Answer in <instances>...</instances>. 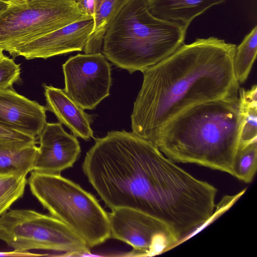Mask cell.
Returning <instances> with one entry per match:
<instances>
[{
  "label": "cell",
  "mask_w": 257,
  "mask_h": 257,
  "mask_svg": "<svg viewBox=\"0 0 257 257\" xmlns=\"http://www.w3.org/2000/svg\"><path fill=\"white\" fill-rule=\"evenodd\" d=\"M94 141L82 170L107 207L135 209L167 224L185 212L193 177L152 142L124 130Z\"/></svg>",
  "instance_id": "obj_1"
},
{
  "label": "cell",
  "mask_w": 257,
  "mask_h": 257,
  "mask_svg": "<svg viewBox=\"0 0 257 257\" xmlns=\"http://www.w3.org/2000/svg\"><path fill=\"white\" fill-rule=\"evenodd\" d=\"M236 48L215 37L197 38L146 69L131 115L132 132L152 143L169 121L188 108L238 97Z\"/></svg>",
  "instance_id": "obj_2"
},
{
  "label": "cell",
  "mask_w": 257,
  "mask_h": 257,
  "mask_svg": "<svg viewBox=\"0 0 257 257\" xmlns=\"http://www.w3.org/2000/svg\"><path fill=\"white\" fill-rule=\"evenodd\" d=\"M242 125L238 96L204 102L171 119L152 143L176 163L197 164L233 176Z\"/></svg>",
  "instance_id": "obj_3"
},
{
  "label": "cell",
  "mask_w": 257,
  "mask_h": 257,
  "mask_svg": "<svg viewBox=\"0 0 257 257\" xmlns=\"http://www.w3.org/2000/svg\"><path fill=\"white\" fill-rule=\"evenodd\" d=\"M186 31L153 16L147 0H129L108 26L102 53L117 67L143 73L184 44Z\"/></svg>",
  "instance_id": "obj_4"
},
{
  "label": "cell",
  "mask_w": 257,
  "mask_h": 257,
  "mask_svg": "<svg viewBox=\"0 0 257 257\" xmlns=\"http://www.w3.org/2000/svg\"><path fill=\"white\" fill-rule=\"evenodd\" d=\"M28 183L32 194L50 215L67 225L90 248L111 238L108 213L79 184L61 175L33 171Z\"/></svg>",
  "instance_id": "obj_5"
},
{
  "label": "cell",
  "mask_w": 257,
  "mask_h": 257,
  "mask_svg": "<svg viewBox=\"0 0 257 257\" xmlns=\"http://www.w3.org/2000/svg\"><path fill=\"white\" fill-rule=\"evenodd\" d=\"M90 18L75 0H14L0 16V50L15 58L22 46L64 26Z\"/></svg>",
  "instance_id": "obj_6"
},
{
  "label": "cell",
  "mask_w": 257,
  "mask_h": 257,
  "mask_svg": "<svg viewBox=\"0 0 257 257\" xmlns=\"http://www.w3.org/2000/svg\"><path fill=\"white\" fill-rule=\"evenodd\" d=\"M0 239L19 252L44 249L64 252L62 256L90 253L85 241L65 223L32 209L10 210L2 215Z\"/></svg>",
  "instance_id": "obj_7"
},
{
  "label": "cell",
  "mask_w": 257,
  "mask_h": 257,
  "mask_svg": "<svg viewBox=\"0 0 257 257\" xmlns=\"http://www.w3.org/2000/svg\"><path fill=\"white\" fill-rule=\"evenodd\" d=\"M108 213L111 237L133 249L123 256H150L161 253L180 239L162 221L141 211L117 208Z\"/></svg>",
  "instance_id": "obj_8"
},
{
  "label": "cell",
  "mask_w": 257,
  "mask_h": 257,
  "mask_svg": "<svg viewBox=\"0 0 257 257\" xmlns=\"http://www.w3.org/2000/svg\"><path fill=\"white\" fill-rule=\"evenodd\" d=\"M66 93L82 109H93L110 94L111 67L102 53L78 54L62 65Z\"/></svg>",
  "instance_id": "obj_9"
},
{
  "label": "cell",
  "mask_w": 257,
  "mask_h": 257,
  "mask_svg": "<svg viewBox=\"0 0 257 257\" xmlns=\"http://www.w3.org/2000/svg\"><path fill=\"white\" fill-rule=\"evenodd\" d=\"M38 138L39 146L33 171L60 175L80 157L81 148L77 137L65 132L60 122H47Z\"/></svg>",
  "instance_id": "obj_10"
},
{
  "label": "cell",
  "mask_w": 257,
  "mask_h": 257,
  "mask_svg": "<svg viewBox=\"0 0 257 257\" xmlns=\"http://www.w3.org/2000/svg\"><path fill=\"white\" fill-rule=\"evenodd\" d=\"M94 27L93 19L82 20L60 28L20 47L15 57L44 59L83 51Z\"/></svg>",
  "instance_id": "obj_11"
},
{
  "label": "cell",
  "mask_w": 257,
  "mask_h": 257,
  "mask_svg": "<svg viewBox=\"0 0 257 257\" xmlns=\"http://www.w3.org/2000/svg\"><path fill=\"white\" fill-rule=\"evenodd\" d=\"M46 109L18 93L13 87L0 89V124L36 138L44 129Z\"/></svg>",
  "instance_id": "obj_12"
},
{
  "label": "cell",
  "mask_w": 257,
  "mask_h": 257,
  "mask_svg": "<svg viewBox=\"0 0 257 257\" xmlns=\"http://www.w3.org/2000/svg\"><path fill=\"white\" fill-rule=\"evenodd\" d=\"M46 110L53 112L59 122L66 126L74 136L85 141L93 137L92 118L63 89L43 84Z\"/></svg>",
  "instance_id": "obj_13"
},
{
  "label": "cell",
  "mask_w": 257,
  "mask_h": 257,
  "mask_svg": "<svg viewBox=\"0 0 257 257\" xmlns=\"http://www.w3.org/2000/svg\"><path fill=\"white\" fill-rule=\"evenodd\" d=\"M227 0H147L155 17L177 23L187 30L192 21L211 7Z\"/></svg>",
  "instance_id": "obj_14"
},
{
  "label": "cell",
  "mask_w": 257,
  "mask_h": 257,
  "mask_svg": "<svg viewBox=\"0 0 257 257\" xmlns=\"http://www.w3.org/2000/svg\"><path fill=\"white\" fill-rule=\"evenodd\" d=\"M128 1L97 0L93 17V29L83 51L85 54L100 52L108 26Z\"/></svg>",
  "instance_id": "obj_15"
},
{
  "label": "cell",
  "mask_w": 257,
  "mask_h": 257,
  "mask_svg": "<svg viewBox=\"0 0 257 257\" xmlns=\"http://www.w3.org/2000/svg\"><path fill=\"white\" fill-rule=\"evenodd\" d=\"M36 144L8 145L0 143V174L27 175L31 172L38 152Z\"/></svg>",
  "instance_id": "obj_16"
},
{
  "label": "cell",
  "mask_w": 257,
  "mask_h": 257,
  "mask_svg": "<svg viewBox=\"0 0 257 257\" xmlns=\"http://www.w3.org/2000/svg\"><path fill=\"white\" fill-rule=\"evenodd\" d=\"M257 86L239 88L238 97L242 118L239 147L257 141Z\"/></svg>",
  "instance_id": "obj_17"
},
{
  "label": "cell",
  "mask_w": 257,
  "mask_h": 257,
  "mask_svg": "<svg viewBox=\"0 0 257 257\" xmlns=\"http://www.w3.org/2000/svg\"><path fill=\"white\" fill-rule=\"evenodd\" d=\"M257 53V27L246 35L236 46L233 59V70L236 80L243 84L247 80L256 59Z\"/></svg>",
  "instance_id": "obj_18"
},
{
  "label": "cell",
  "mask_w": 257,
  "mask_h": 257,
  "mask_svg": "<svg viewBox=\"0 0 257 257\" xmlns=\"http://www.w3.org/2000/svg\"><path fill=\"white\" fill-rule=\"evenodd\" d=\"M25 174H0V216L22 198L28 182Z\"/></svg>",
  "instance_id": "obj_19"
},
{
  "label": "cell",
  "mask_w": 257,
  "mask_h": 257,
  "mask_svg": "<svg viewBox=\"0 0 257 257\" xmlns=\"http://www.w3.org/2000/svg\"><path fill=\"white\" fill-rule=\"evenodd\" d=\"M257 168V141L239 147L234 164V176L245 183L250 182Z\"/></svg>",
  "instance_id": "obj_20"
},
{
  "label": "cell",
  "mask_w": 257,
  "mask_h": 257,
  "mask_svg": "<svg viewBox=\"0 0 257 257\" xmlns=\"http://www.w3.org/2000/svg\"><path fill=\"white\" fill-rule=\"evenodd\" d=\"M20 80V65L5 55L0 61V89L12 87Z\"/></svg>",
  "instance_id": "obj_21"
},
{
  "label": "cell",
  "mask_w": 257,
  "mask_h": 257,
  "mask_svg": "<svg viewBox=\"0 0 257 257\" xmlns=\"http://www.w3.org/2000/svg\"><path fill=\"white\" fill-rule=\"evenodd\" d=\"M36 142V138L0 124V143L8 145H26Z\"/></svg>",
  "instance_id": "obj_22"
},
{
  "label": "cell",
  "mask_w": 257,
  "mask_h": 257,
  "mask_svg": "<svg viewBox=\"0 0 257 257\" xmlns=\"http://www.w3.org/2000/svg\"><path fill=\"white\" fill-rule=\"evenodd\" d=\"M80 9L88 16L93 19L97 0H75Z\"/></svg>",
  "instance_id": "obj_23"
},
{
  "label": "cell",
  "mask_w": 257,
  "mask_h": 257,
  "mask_svg": "<svg viewBox=\"0 0 257 257\" xmlns=\"http://www.w3.org/2000/svg\"><path fill=\"white\" fill-rule=\"evenodd\" d=\"M8 6V3L0 1V16L7 9Z\"/></svg>",
  "instance_id": "obj_24"
},
{
  "label": "cell",
  "mask_w": 257,
  "mask_h": 257,
  "mask_svg": "<svg viewBox=\"0 0 257 257\" xmlns=\"http://www.w3.org/2000/svg\"><path fill=\"white\" fill-rule=\"evenodd\" d=\"M4 56H5V55L3 53V51L2 50H0V61L4 57Z\"/></svg>",
  "instance_id": "obj_25"
},
{
  "label": "cell",
  "mask_w": 257,
  "mask_h": 257,
  "mask_svg": "<svg viewBox=\"0 0 257 257\" xmlns=\"http://www.w3.org/2000/svg\"><path fill=\"white\" fill-rule=\"evenodd\" d=\"M13 1H14V0H0V1H1V2H3L5 3H8V4H9V3H10Z\"/></svg>",
  "instance_id": "obj_26"
}]
</instances>
